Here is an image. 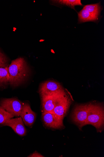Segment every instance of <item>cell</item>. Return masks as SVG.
<instances>
[{
	"mask_svg": "<svg viewBox=\"0 0 104 157\" xmlns=\"http://www.w3.org/2000/svg\"><path fill=\"white\" fill-rule=\"evenodd\" d=\"M14 116L0 106V124H4L9 120L13 118Z\"/></svg>",
	"mask_w": 104,
	"mask_h": 157,
	"instance_id": "obj_15",
	"label": "cell"
},
{
	"mask_svg": "<svg viewBox=\"0 0 104 157\" xmlns=\"http://www.w3.org/2000/svg\"><path fill=\"white\" fill-rule=\"evenodd\" d=\"M9 84L16 87L22 83L29 76L30 70L24 59L20 58L12 61L8 67Z\"/></svg>",
	"mask_w": 104,
	"mask_h": 157,
	"instance_id": "obj_1",
	"label": "cell"
},
{
	"mask_svg": "<svg viewBox=\"0 0 104 157\" xmlns=\"http://www.w3.org/2000/svg\"><path fill=\"white\" fill-rule=\"evenodd\" d=\"M41 117L44 125L48 128L60 129L64 127L63 120L58 117L52 111L42 112Z\"/></svg>",
	"mask_w": 104,
	"mask_h": 157,
	"instance_id": "obj_6",
	"label": "cell"
},
{
	"mask_svg": "<svg viewBox=\"0 0 104 157\" xmlns=\"http://www.w3.org/2000/svg\"><path fill=\"white\" fill-rule=\"evenodd\" d=\"M22 118L20 117L9 120L4 125L11 127L15 132L20 136H25L27 133Z\"/></svg>",
	"mask_w": 104,
	"mask_h": 157,
	"instance_id": "obj_9",
	"label": "cell"
},
{
	"mask_svg": "<svg viewBox=\"0 0 104 157\" xmlns=\"http://www.w3.org/2000/svg\"><path fill=\"white\" fill-rule=\"evenodd\" d=\"M9 62L6 56L0 51V67L6 68L8 67Z\"/></svg>",
	"mask_w": 104,
	"mask_h": 157,
	"instance_id": "obj_16",
	"label": "cell"
},
{
	"mask_svg": "<svg viewBox=\"0 0 104 157\" xmlns=\"http://www.w3.org/2000/svg\"><path fill=\"white\" fill-rule=\"evenodd\" d=\"M53 95H44L41 97L42 112L52 111L55 106L58 94L64 91Z\"/></svg>",
	"mask_w": 104,
	"mask_h": 157,
	"instance_id": "obj_10",
	"label": "cell"
},
{
	"mask_svg": "<svg viewBox=\"0 0 104 157\" xmlns=\"http://www.w3.org/2000/svg\"><path fill=\"white\" fill-rule=\"evenodd\" d=\"M20 117L26 126L31 127L35 121L36 114L32 110L28 103H23V109Z\"/></svg>",
	"mask_w": 104,
	"mask_h": 157,
	"instance_id": "obj_8",
	"label": "cell"
},
{
	"mask_svg": "<svg viewBox=\"0 0 104 157\" xmlns=\"http://www.w3.org/2000/svg\"><path fill=\"white\" fill-rule=\"evenodd\" d=\"M83 8L94 16L98 18L100 16V12L102 9L100 2L95 4L86 5L84 6Z\"/></svg>",
	"mask_w": 104,
	"mask_h": 157,
	"instance_id": "obj_14",
	"label": "cell"
},
{
	"mask_svg": "<svg viewBox=\"0 0 104 157\" xmlns=\"http://www.w3.org/2000/svg\"><path fill=\"white\" fill-rule=\"evenodd\" d=\"M70 98L64 90L59 93L57 97L55 106L52 112L58 117L63 120L71 104Z\"/></svg>",
	"mask_w": 104,
	"mask_h": 157,
	"instance_id": "obj_3",
	"label": "cell"
},
{
	"mask_svg": "<svg viewBox=\"0 0 104 157\" xmlns=\"http://www.w3.org/2000/svg\"><path fill=\"white\" fill-rule=\"evenodd\" d=\"M53 4L66 6L72 9H75L77 6H83L81 0H55L51 1Z\"/></svg>",
	"mask_w": 104,
	"mask_h": 157,
	"instance_id": "obj_13",
	"label": "cell"
},
{
	"mask_svg": "<svg viewBox=\"0 0 104 157\" xmlns=\"http://www.w3.org/2000/svg\"><path fill=\"white\" fill-rule=\"evenodd\" d=\"M0 106L12 114L14 117H20L23 109V103L18 98H3L0 101Z\"/></svg>",
	"mask_w": 104,
	"mask_h": 157,
	"instance_id": "obj_4",
	"label": "cell"
},
{
	"mask_svg": "<svg viewBox=\"0 0 104 157\" xmlns=\"http://www.w3.org/2000/svg\"><path fill=\"white\" fill-rule=\"evenodd\" d=\"M10 77L8 67H0V88H5L9 84Z\"/></svg>",
	"mask_w": 104,
	"mask_h": 157,
	"instance_id": "obj_12",
	"label": "cell"
},
{
	"mask_svg": "<svg viewBox=\"0 0 104 157\" xmlns=\"http://www.w3.org/2000/svg\"><path fill=\"white\" fill-rule=\"evenodd\" d=\"M63 90L60 83L55 81L49 80L44 82L40 84L39 92L41 97L53 95Z\"/></svg>",
	"mask_w": 104,
	"mask_h": 157,
	"instance_id": "obj_7",
	"label": "cell"
},
{
	"mask_svg": "<svg viewBox=\"0 0 104 157\" xmlns=\"http://www.w3.org/2000/svg\"><path fill=\"white\" fill-rule=\"evenodd\" d=\"M88 117L86 125L91 124L94 126L98 132L103 129L104 110L102 104L96 103L88 104Z\"/></svg>",
	"mask_w": 104,
	"mask_h": 157,
	"instance_id": "obj_2",
	"label": "cell"
},
{
	"mask_svg": "<svg viewBox=\"0 0 104 157\" xmlns=\"http://www.w3.org/2000/svg\"><path fill=\"white\" fill-rule=\"evenodd\" d=\"M78 23H81L88 21L96 22L99 18L97 17L83 8L78 13Z\"/></svg>",
	"mask_w": 104,
	"mask_h": 157,
	"instance_id": "obj_11",
	"label": "cell"
},
{
	"mask_svg": "<svg viewBox=\"0 0 104 157\" xmlns=\"http://www.w3.org/2000/svg\"><path fill=\"white\" fill-rule=\"evenodd\" d=\"M28 157H44L42 155L38 153L37 152H35L31 155H29Z\"/></svg>",
	"mask_w": 104,
	"mask_h": 157,
	"instance_id": "obj_17",
	"label": "cell"
},
{
	"mask_svg": "<svg viewBox=\"0 0 104 157\" xmlns=\"http://www.w3.org/2000/svg\"><path fill=\"white\" fill-rule=\"evenodd\" d=\"M88 104L77 105L71 116L73 121L81 129L86 125L88 117Z\"/></svg>",
	"mask_w": 104,
	"mask_h": 157,
	"instance_id": "obj_5",
	"label": "cell"
}]
</instances>
